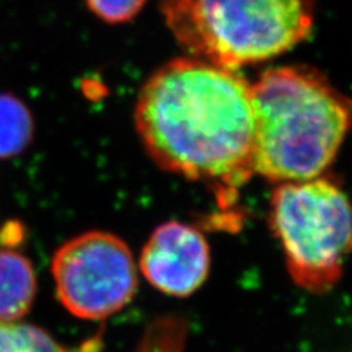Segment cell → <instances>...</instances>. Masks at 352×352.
I'll list each match as a JSON object with an SVG mask.
<instances>
[{"instance_id":"1","label":"cell","mask_w":352,"mask_h":352,"mask_svg":"<svg viewBox=\"0 0 352 352\" xmlns=\"http://www.w3.org/2000/svg\"><path fill=\"white\" fill-rule=\"evenodd\" d=\"M135 126L162 169L223 195L256 173L251 84L235 69L192 58L163 65L141 88Z\"/></svg>"},{"instance_id":"2","label":"cell","mask_w":352,"mask_h":352,"mask_svg":"<svg viewBox=\"0 0 352 352\" xmlns=\"http://www.w3.org/2000/svg\"><path fill=\"white\" fill-rule=\"evenodd\" d=\"M254 172L272 182L318 178L352 129V98L304 65L278 66L251 85Z\"/></svg>"},{"instance_id":"3","label":"cell","mask_w":352,"mask_h":352,"mask_svg":"<svg viewBox=\"0 0 352 352\" xmlns=\"http://www.w3.org/2000/svg\"><path fill=\"white\" fill-rule=\"evenodd\" d=\"M160 9L192 59L236 71L304 41L316 0H160Z\"/></svg>"},{"instance_id":"4","label":"cell","mask_w":352,"mask_h":352,"mask_svg":"<svg viewBox=\"0 0 352 352\" xmlns=\"http://www.w3.org/2000/svg\"><path fill=\"white\" fill-rule=\"evenodd\" d=\"M269 223L292 280L326 294L342 278L352 250V206L332 179L285 182L273 191Z\"/></svg>"},{"instance_id":"5","label":"cell","mask_w":352,"mask_h":352,"mask_svg":"<svg viewBox=\"0 0 352 352\" xmlns=\"http://www.w3.org/2000/svg\"><path fill=\"white\" fill-rule=\"evenodd\" d=\"M60 304L84 320H102L125 308L137 292V269L125 242L93 230L69 239L53 257Z\"/></svg>"},{"instance_id":"6","label":"cell","mask_w":352,"mask_h":352,"mask_svg":"<svg viewBox=\"0 0 352 352\" xmlns=\"http://www.w3.org/2000/svg\"><path fill=\"white\" fill-rule=\"evenodd\" d=\"M210 248L200 230L181 222L154 229L140 257L144 278L163 294L190 296L210 272Z\"/></svg>"},{"instance_id":"7","label":"cell","mask_w":352,"mask_h":352,"mask_svg":"<svg viewBox=\"0 0 352 352\" xmlns=\"http://www.w3.org/2000/svg\"><path fill=\"white\" fill-rule=\"evenodd\" d=\"M36 291L30 260L14 250H0V322H19L34 302Z\"/></svg>"},{"instance_id":"8","label":"cell","mask_w":352,"mask_h":352,"mask_svg":"<svg viewBox=\"0 0 352 352\" xmlns=\"http://www.w3.org/2000/svg\"><path fill=\"white\" fill-rule=\"evenodd\" d=\"M34 134V122L28 107L19 98L0 94V159L24 151Z\"/></svg>"},{"instance_id":"9","label":"cell","mask_w":352,"mask_h":352,"mask_svg":"<svg viewBox=\"0 0 352 352\" xmlns=\"http://www.w3.org/2000/svg\"><path fill=\"white\" fill-rule=\"evenodd\" d=\"M98 340L66 348L43 329L21 322H0V352H97Z\"/></svg>"},{"instance_id":"10","label":"cell","mask_w":352,"mask_h":352,"mask_svg":"<svg viewBox=\"0 0 352 352\" xmlns=\"http://www.w3.org/2000/svg\"><path fill=\"white\" fill-rule=\"evenodd\" d=\"M147 0H85L91 12L107 24L132 21L144 8Z\"/></svg>"}]
</instances>
